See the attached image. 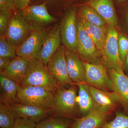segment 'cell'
Returning <instances> with one entry per match:
<instances>
[{
	"label": "cell",
	"mask_w": 128,
	"mask_h": 128,
	"mask_svg": "<svg viewBox=\"0 0 128 128\" xmlns=\"http://www.w3.org/2000/svg\"><path fill=\"white\" fill-rule=\"evenodd\" d=\"M36 124L29 120L22 118H16L12 128H36Z\"/></svg>",
	"instance_id": "30"
},
{
	"label": "cell",
	"mask_w": 128,
	"mask_h": 128,
	"mask_svg": "<svg viewBox=\"0 0 128 128\" xmlns=\"http://www.w3.org/2000/svg\"><path fill=\"white\" fill-rule=\"evenodd\" d=\"M100 128H128V116L120 112H116L112 121L105 123Z\"/></svg>",
	"instance_id": "27"
},
{
	"label": "cell",
	"mask_w": 128,
	"mask_h": 128,
	"mask_svg": "<svg viewBox=\"0 0 128 128\" xmlns=\"http://www.w3.org/2000/svg\"><path fill=\"white\" fill-rule=\"evenodd\" d=\"M75 84L66 88L59 85L54 92V102L52 115L70 118L76 115L79 111L78 96Z\"/></svg>",
	"instance_id": "1"
},
{
	"label": "cell",
	"mask_w": 128,
	"mask_h": 128,
	"mask_svg": "<svg viewBox=\"0 0 128 128\" xmlns=\"http://www.w3.org/2000/svg\"><path fill=\"white\" fill-rule=\"evenodd\" d=\"M67 70L69 76L74 84L86 83V69L82 61L76 52L66 48Z\"/></svg>",
	"instance_id": "15"
},
{
	"label": "cell",
	"mask_w": 128,
	"mask_h": 128,
	"mask_svg": "<svg viewBox=\"0 0 128 128\" xmlns=\"http://www.w3.org/2000/svg\"><path fill=\"white\" fill-rule=\"evenodd\" d=\"M0 58L12 59L16 57V48L10 44L5 35L0 36Z\"/></svg>",
	"instance_id": "26"
},
{
	"label": "cell",
	"mask_w": 128,
	"mask_h": 128,
	"mask_svg": "<svg viewBox=\"0 0 128 128\" xmlns=\"http://www.w3.org/2000/svg\"><path fill=\"white\" fill-rule=\"evenodd\" d=\"M86 5L92 8L104 19L108 25H118L113 0H90Z\"/></svg>",
	"instance_id": "17"
},
{
	"label": "cell",
	"mask_w": 128,
	"mask_h": 128,
	"mask_svg": "<svg viewBox=\"0 0 128 128\" xmlns=\"http://www.w3.org/2000/svg\"><path fill=\"white\" fill-rule=\"evenodd\" d=\"M24 19L35 28L55 22L56 18L48 12L45 4L28 6L20 10Z\"/></svg>",
	"instance_id": "12"
},
{
	"label": "cell",
	"mask_w": 128,
	"mask_h": 128,
	"mask_svg": "<svg viewBox=\"0 0 128 128\" xmlns=\"http://www.w3.org/2000/svg\"><path fill=\"white\" fill-rule=\"evenodd\" d=\"M59 85L52 77L47 66L39 60L33 59L20 86H39L54 93Z\"/></svg>",
	"instance_id": "2"
},
{
	"label": "cell",
	"mask_w": 128,
	"mask_h": 128,
	"mask_svg": "<svg viewBox=\"0 0 128 128\" xmlns=\"http://www.w3.org/2000/svg\"><path fill=\"white\" fill-rule=\"evenodd\" d=\"M67 118L52 115L36 124V128H70L74 122Z\"/></svg>",
	"instance_id": "23"
},
{
	"label": "cell",
	"mask_w": 128,
	"mask_h": 128,
	"mask_svg": "<svg viewBox=\"0 0 128 128\" xmlns=\"http://www.w3.org/2000/svg\"><path fill=\"white\" fill-rule=\"evenodd\" d=\"M65 50L64 46L60 45L46 65L50 74L59 86L74 84L68 73Z\"/></svg>",
	"instance_id": "7"
},
{
	"label": "cell",
	"mask_w": 128,
	"mask_h": 128,
	"mask_svg": "<svg viewBox=\"0 0 128 128\" xmlns=\"http://www.w3.org/2000/svg\"><path fill=\"white\" fill-rule=\"evenodd\" d=\"M5 105L16 118H26L36 124L52 116V114L51 109H46L20 102Z\"/></svg>",
	"instance_id": "11"
},
{
	"label": "cell",
	"mask_w": 128,
	"mask_h": 128,
	"mask_svg": "<svg viewBox=\"0 0 128 128\" xmlns=\"http://www.w3.org/2000/svg\"><path fill=\"white\" fill-rule=\"evenodd\" d=\"M48 32L41 28L33 29L27 39L16 48L17 56L38 59Z\"/></svg>",
	"instance_id": "8"
},
{
	"label": "cell",
	"mask_w": 128,
	"mask_h": 128,
	"mask_svg": "<svg viewBox=\"0 0 128 128\" xmlns=\"http://www.w3.org/2000/svg\"><path fill=\"white\" fill-rule=\"evenodd\" d=\"M77 25V52L86 62L90 64H102V52L96 48L78 17Z\"/></svg>",
	"instance_id": "6"
},
{
	"label": "cell",
	"mask_w": 128,
	"mask_h": 128,
	"mask_svg": "<svg viewBox=\"0 0 128 128\" xmlns=\"http://www.w3.org/2000/svg\"><path fill=\"white\" fill-rule=\"evenodd\" d=\"M112 90L115 93L120 102L128 107V77L123 70H108Z\"/></svg>",
	"instance_id": "14"
},
{
	"label": "cell",
	"mask_w": 128,
	"mask_h": 128,
	"mask_svg": "<svg viewBox=\"0 0 128 128\" xmlns=\"http://www.w3.org/2000/svg\"><path fill=\"white\" fill-rule=\"evenodd\" d=\"M86 69V83L97 89L112 90L107 70L102 64H90L84 62Z\"/></svg>",
	"instance_id": "9"
},
{
	"label": "cell",
	"mask_w": 128,
	"mask_h": 128,
	"mask_svg": "<svg viewBox=\"0 0 128 128\" xmlns=\"http://www.w3.org/2000/svg\"><path fill=\"white\" fill-rule=\"evenodd\" d=\"M115 27L108 25L107 36L102 52L101 63L107 70H123L124 63L120 56L118 36Z\"/></svg>",
	"instance_id": "4"
},
{
	"label": "cell",
	"mask_w": 128,
	"mask_h": 128,
	"mask_svg": "<svg viewBox=\"0 0 128 128\" xmlns=\"http://www.w3.org/2000/svg\"><path fill=\"white\" fill-rule=\"evenodd\" d=\"M109 113L110 112L100 109H95L76 119L70 128H100L104 124Z\"/></svg>",
	"instance_id": "18"
},
{
	"label": "cell",
	"mask_w": 128,
	"mask_h": 128,
	"mask_svg": "<svg viewBox=\"0 0 128 128\" xmlns=\"http://www.w3.org/2000/svg\"><path fill=\"white\" fill-rule=\"evenodd\" d=\"M78 17L82 23L85 30L93 40L96 48L102 52L106 40L108 27H101L96 26L89 23L79 16Z\"/></svg>",
	"instance_id": "22"
},
{
	"label": "cell",
	"mask_w": 128,
	"mask_h": 128,
	"mask_svg": "<svg viewBox=\"0 0 128 128\" xmlns=\"http://www.w3.org/2000/svg\"><path fill=\"white\" fill-rule=\"evenodd\" d=\"M20 88L18 83L0 72V102L8 104L20 102L18 95Z\"/></svg>",
	"instance_id": "19"
},
{
	"label": "cell",
	"mask_w": 128,
	"mask_h": 128,
	"mask_svg": "<svg viewBox=\"0 0 128 128\" xmlns=\"http://www.w3.org/2000/svg\"><path fill=\"white\" fill-rule=\"evenodd\" d=\"M18 96L21 103L51 110L54 107V93L43 88L22 86Z\"/></svg>",
	"instance_id": "3"
},
{
	"label": "cell",
	"mask_w": 128,
	"mask_h": 128,
	"mask_svg": "<svg viewBox=\"0 0 128 128\" xmlns=\"http://www.w3.org/2000/svg\"><path fill=\"white\" fill-rule=\"evenodd\" d=\"M79 16L89 23L103 28H108V25L104 19L92 8L86 5L80 9Z\"/></svg>",
	"instance_id": "24"
},
{
	"label": "cell",
	"mask_w": 128,
	"mask_h": 128,
	"mask_svg": "<svg viewBox=\"0 0 128 128\" xmlns=\"http://www.w3.org/2000/svg\"><path fill=\"white\" fill-rule=\"evenodd\" d=\"M32 59L20 56L11 60L10 63L1 73L20 85L29 69Z\"/></svg>",
	"instance_id": "13"
},
{
	"label": "cell",
	"mask_w": 128,
	"mask_h": 128,
	"mask_svg": "<svg viewBox=\"0 0 128 128\" xmlns=\"http://www.w3.org/2000/svg\"><path fill=\"white\" fill-rule=\"evenodd\" d=\"M60 26H54L46 36L38 60L47 65L48 62L60 46Z\"/></svg>",
	"instance_id": "16"
},
{
	"label": "cell",
	"mask_w": 128,
	"mask_h": 128,
	"mask_svg": "<svg viewBox=\"0 0 128 128\" xmlns=\"http://www.w3.org/2000/svg\"><path fill=\"white\" fill-rule=\"evenodd\" d=\"M10 8L1 11L0 13V36L5 35L9 21L12 16V9Z\"/></svg>",
	"instance_id": "29"
},
{
	"label": "cell",
	"mask_w": 128,
	"mask_h": 128,
	"mask_svg": "<svg viewBox=\"0 0 128 128\" xmlns=\"http://www.w3.org/2000/svg\"><path fill=\"white\" fill-rule=\"evenodd\" d=\"M16 118L6 105L0 103V128H12Z\"/></svg>",
	"instance_id": "25"
},
{
	"label": "cell",
	"mask_w": 128,
	"mask_h": 128,
	"mask_svg": "<svg viewBox=\"0 0 128 128\" xmlns=\"http://www.w3.org/2000/svg\"><path fill=\"white\" fill-rule=\"evenodd\" d=\"M126 68V69H128V54H127V56L125 58V60L124 63L123 68Z\"/></svg>",
	"instance_id": "34"
},
{
	"label": "cell",
	"mask_w": 128,
	"mask_h": 128,
	"mask_svg": "<svg viewBox=\"0 0 128 128\" xmlns=\"http://www.w3.org/2000/svg\"><path fill=\"white\" fill-rule=\"evenodd\" d=\"M79 88L78 96L79 112L85 116L92 110L99 109L90 90V86L86 83H75Z\"/></svg>",
	"instance_id": "21"
},
{
	"label": "cell",
	"mask_w": 128,
	"mask_h": 128,
	"mask_svg": "<svg viewBox=\"0 0 128 128\" xmlns=\"http://www.w3.org/2000/svg\"><path fill=\"white\" fill-rule=\"evenodd\" d=\"M117 0L118 2H123L126 0Z\"/></svg>",
	"instance_id": "36"
},
{
	"label": "cell",
	"mask_w": 128,
	"mask_h": 128,
	"mask_svg": "<svg viewBox=\"0 0 128 128\" xmlns=\"http://www.w3.org/2000/svg\"><path fill=\"white\" fill-rule=\"evenodd\" d=\"M60 28L61 41L64 46L77 52V17L74 9H70L66 15Z\"/></svg>",
	"instance_id": "10"
},
{
	"label": "cell",
	"mask_w": 128,
	"mask_h": 128,
	"mask_svg": "<svg viewBox=\"0 0 128 128\" xmlns=\"http://www.w3.org/2000/svg\"><path fill=\"white\" fill-rule=\"evenodd\" d=\"M90 91L99 109L110 112L119 103V98L114 92L103 90L90 86Z\"/></svg>",
	"instance_id": "20"
},
{
	"label": "cell",
	"mask_w": 128,
	"mask_h": 128,
	"mask_svg": "<svg viewBox=\"0 0 128 128\" xmlns=\"http://www.w3.org/2000/svg\"><path fill=\"white\" fill-rule=\"evenodd\" d=\"M31 0H14V6L21 10L29 6Z\"/></svg>",
	"instance_id": "31"
},
{
	"label": "cell",
	"mask_w": 128,
	"mask_h": 128,
	"mask_svg": "<svg viewBox=\"0 0 128 128\" xmlns=\"http://www.w3.org/2000/svg\"><path fill=\"white\" fill-rule=\"evenodd\" d=\"M126 21L128 26V12L126 15Z\"/></svg>",
	"instance_id": "35"
},
{
	"label": "cell",
	"mask_w": 128,
	"mask_h": 128,
	"mask_svg": "<svg viewBox=\"0 0 128 128\" xmlns=\"http://www.w3.org/2000/svg\"><path fill=\"white\" fill-rule=\"evenodd\" d=\"M14 0H0V10H3L14 6Z\"/></svg>",
	"instance_id": "32"
},
{
	"label": "cell",
	"mask_w": 128,
	"mask_h": 128,
	"mask_svg": "<svg viewBox=\"0 0 128 128\" xmlns=\"http://www.w3.org/2000/svg\"><path fill=\"white\" fill-rule=\"evenodd\" d=\"M11 60L8 58H0V72L8 65Z\"/></svg>",
	"instance_id": "33"
},
{
	"label": "cell",
	"mask_w": 128,
	"mask_h": 128,
	"mask_svg": "<svg viewBox=\"0 0 128 128\" xmlns=\"http://www.w3.org/2000/svg\"><path fill=\"white\" fill-rule=\"evenodd\" d=\"M118 45L120 58L124 63L128 54V37L122 34H118Z\"/></svg>",
	"instance_id": "28"
},
{
	"label": "cell",
	"mask_w": 128,
	"mask_h": 128,
	"mask_svg": "<svg viewBox=\"0 0 128 128\" xmlns=\"http://www.w3.org/2000/svg\"><path fill=\"white\" fill-rule=\"evenodd\" d=\"M34 28L22 16L19 12L12 13L5 33L9 43L16 48L30 35Z\"/></svg>",
	"instance_id": "5"
}]
</instances>
